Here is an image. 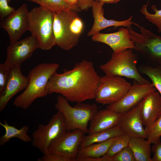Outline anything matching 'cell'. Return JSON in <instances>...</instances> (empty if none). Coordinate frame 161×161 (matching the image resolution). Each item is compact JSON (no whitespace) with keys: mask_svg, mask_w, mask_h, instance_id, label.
<instances>
[{"mask_svg":"<svg viewBox=\"0 0 161 161\" xmlns=\"http://www.w3.org/2000/svg\"><path fill=\"white\" fill-rule=\"evenodd\" d=\"M100 77L93 62L84 60L71 70L54 73L48 80L47 90L48 94H59L72 103H82L95 99Z\"/></svg>","mask_w":161,"mask_h":161,"instance_id":"cell-1","label":"cell"},{"mask_svg":"<svg viewBox=\"0 0 161 161\" xmlns=\"http://www.w3.org/2000/svg\"><path fill=\"white\" fill-rule=\"evenodd\" d=\"M57 63H42L38 64L29 72L28 84L25 90L13 101L16 107L23 110L28 109L37 99L47 96V86L52 75L59 67Z\"/></svg>","mask_w":161,"mask_h":161,"instance_id":"cell-2","label":"cell"},{"mask_svg":"<svg viewBox=\"0 0 161 161\" xmlns=\"http://www.w3.org/2000/svg\"><path fill=\"white\" fill-rule=\"evenodd\" d=\"M53 28L56 45L68 50L78 44L84 24L77 12L69 10L55 12Z\"/></svg>","mask_w":161,"mask_h":161,"instance_id":"cell-3","label":"cell"},{"mask_svg":"<svg viewBox=\"0 0 161 161\" xmlns=\"http://www.w3.org/2000/svg\"><path fill=\"white\" fill-rule=\"evenodd\" d=\"M68 101L62 95L57 97L55 107L61 112L65 119L66 130L72 131L76 129L88 134V124L94 115L98 111L97 105L95 103H77L72 107Z\"/></svg>","mask_w":161,"mask_h":161,"instance_id":"cell-4","label":"cell"},{"mask_svg":"<svg viewBox=\"0 0 161 161\" xmlns=\"http://www.w3.org/2000/svg\"><path fill=\"white\" fill-rule=\"evenodd\" d=\"M55 12L41 6L29 12V30L40 49L48 50L56 45L53 30Z\"/></svg>","mask_w":161,"mask_h":161,"instance_id":"cell-5","label":"cell"},{"mask_svg":"<svg viewBox=\"0 0 161 161\" xmlns=\"http://www.w3.org/2000/svg\"><path fill=\"white\" fill-rule=\"evenodd\" d=\"M133 49H128L118 53L113 52L110 60L100 65V69L105 75L124 77L140 84L149 83L139 72L137 55Z\"/></svg>","mask_w":161,"mask_h":161,"instance_id":"cell-6","label":"cell"},{"mask_svg":"<svg viewBox=\"0 0 161 161\" xmlns=\"http://www.w3.org/2000/svg\"><path fill=\"white\" fill-rule=\"evenodd\" d=\"M67 131L64 117L57 110L47 125L40 124L32 133V144L43 155L48 152L51 143Z\"/></svg>","mask_w":161,"mask_h":161,"instance_id":"cell-7","label":"cell"},{"mask_svg":"<svg viewBox=\"0 0 161 161\" xmlns=\"http://www.w3.org/2000/svg\"><path fill=\"white\" fill-rule=\"evenodd\" d=\"M131 85L121 77L105 75L100 77L95 99L103 105L114 104L124 97Z\"/></svg>","mask_w":161,"mask_h":161,"instance_id":"cell-8","label":"cell"},{"mask_svg":"<svg viewBox=\"0 0 161 161\" xmlns=\"http://www.w3.org/2000/svg\"><path fill=\"white\" fill-rule=\"evenodd\" d=\"M140 29V33L128 28L135 49L151 60L157 63L161 66V36L133 21Z\"/></svg>","mask_w":161,"mask_h":161,"instance_id":"cell-9","label":"cell"},{"mask_svg":"<svg viewBox=\"0 0 161 161\" xmlns=\"http://www.w3.org/2000/svg\"><path fill=\"white\" fill-rule=\"evenodd\" d=\"M85 134L78 129L67 131L53 140L48 151L60 154L73 161L77 157L80 144Z\"/></svg>","mask_w":161,"mask_h":161,"instance_id":"cell-10","label":"cell"},{"mask_svg":"<svg viewBox=\"0 0 161 161\" xmlns=\"http://www.w3.org/2000/svg\"><path fill=\"white\" fill-rule=\"evenodd\" d=\"M134 81L133 84L122 99L114 104L108 105L106 108L123 114L137 105L147 95L156 91L152 83L140 84L135 80Z\"/></svg>","mask_w":161,"mask_h":161,"instance_id":"cell-11","label":"cell"},{"mask_svg":"<svg viewBox=\"0 0 161 161\" xmlns=\"http://www.w3.org/2000/svg\"><path fill=\"white\" fill-rule=\"evenodd\" d=\"M29 12L24 3L1 21L0 27L7 33L10 44L19 40L22 35L29 30Z\"/></svg>","mask_w":161,"mask_h":161,"instance_id":"cell-12","label":"cell"},{"mask_svg":"<svg viewBox=\"0 0 161 161\" xmlns=\"http://www.w3.org/2000/svg\"><path fill=\"white\" fill-rule=\"evenodd\" d=\"M38 48H40L39 44L32 35L10 44L7 47V57L4 63L11 68L21 65Z\"/></svg>","mask_w":161,"mask_h":161,"instance_id":"cell-13","label":"cell"},{"mask_svg":"<svg viewBox=\"0 0 161 161\" xmlns=\"http://www.w3.org/2000/svg\"><path fill=\"white\" fill-rule=\"evenodd\" d=\"M95 42L105 44L110 47L113 52L117 53L128 49H134V44L131 39L128 28L121 27L118 31L110 33L98 32L92 36Z\"/></svg>","mask_w":161,"mask_h":161,"instance_id":"cell-14","label":"cell"},{"mask_svg":"<svg viewBox=\"0 0 161 161\" xmlns=\"http://www.w3.org/2000/svg\"><path fill=\"white\" fill-rule=\"evenodd\" d=\"M143 125L146 130L161 115V96L156 91L147 95L137 105Z\"/></svg>","mask_w":161,"mask_h":161,"instance_id":"cell-15","label":"cell"},{"mask_svg":"<svg viewBox=\"0 0 161 161\" xmlns=\"http://www.w3.org/2000/svg\"><path fill=\"white\" fill-rule=\"evenodd\" d=\"M104 3L102 2L92 0V16L94 21L93 25L87 33L88 36H92L101 30L111 26L115 28L123 27L131 29L133 16L125 20L118 21L112 19H108L104 16V10L103 6Z\"/></svg>","mask_w":161,"mask_h":161,"instance_id":"cell-16","label":"cell"},{"mask_svg":"<svg viewBox=\"0 0 161 161\" xmlns=\"http://www.w3.org/2000/svg\"><path fill=\"white\" fill-rule=\"evenodd\" d=\"M11 74L5 89L0 96V111L6 107L10 100L15 95L27 88L29 81L28 76L24 75L21 70V65L11 68Z\"/></svg>","mask_w":161,"mask_h":161,"instance_id":"cell-17","label":"cell"},{"mask_svg":"<svg viewBox=\"0 0 161 161\" xmlns=\"http://www.w3.org/2000/svg\"><path fill=\"white\" fill-rule=\"evenodd\" d=\"M118 125L131 137L146 138V131L143 127L137 105L121 114Z\"/></svg>","mask_w":161,"mask_h":161,"instance_id":"cell-18","label":"cell"},{"mask_svg":"<svg viewBox=\"0 0 161 161\" xmlns=\"http://www.w3.org/2000/svg\"><path fill=\"white\" fill-rule=\"evenodd\" d=\"M121 115L106 108L98 111L89 121L88 134L107 130L117 126Z\"/></svg>","mask_w":161,"mask_h":161,"instance_id":"cell-19","label":"cell"},{"mask_svg":"<svg viewBox=\"0 0 161 161\" xmlns=\"http://www.w3.org/2000/svg\"><path fill=\"white\" fill-rule=\"evenodd\" d=\"M126 134L119 125L110 129L88 134L84 137L81 141L79 148L87 146L91 144L101 142L108 139Z\"/></svg>","mask_w":161,"mask_h":161,"instance_id":"cell-20","label":"cell"},{"mask_svg":"<svg viewBox=\"0 0 161 161\" xmlns=\"http://www.w3.org/2000/svg\"><path fill=\"white\" fill-rule=\"evenodd\" d=\"M0 125L5 130L4 134L0 137V145H5L10 140L16 137L25 142H32V138L27 134L29 127L26 125L23 126L21 129H18L14 126L8 124L7 121L4 120V123L0 122Z\"/></svg>","mask_w":161,"mask_h":161,"instance_id":"cell-21","label":"cell"},{"mask_svg":"<svg viewBox=\"0 0 161 161\" xmlns=\"http://www.w3.org/2000/svg\"><path fill=\"white\" fill-rule=\"evenodd\" d=\"M142 137H131L129 146L132 151L136 161H152L151 143Z\"/></svg>","mask_w":161,"mask_h":161,"instance_id":"cell-22","label":"cell"},{"mask_svg":"<svg viewBox=\"0 0 161 161\" xmlns=\"http://www.w3.org/2000/svg\"><path fill=\"white\" fill-rule=\"evenodd\" d=\"M116 137L110 138L103 142L93 143L79 149L77 157H100L104 156Z\"/></svg>","mask_w":161,"mask_h":161,"instance_id":"cell-23","label":"cell"},{"mask_svg":"<svg viewBox=\"0 0 161 161\" xmlns=\"http://www.w3.org/2000/svg\"><path fill=\"white\" fill-rule=\"evenodd\" d=\"M36 3L45 8L57 13L61 11L73 10L77 12L81 10L77 6H72L65 0H26Z\"/></svg>","mask_w":161,"mask_h":161,"instance_id":"cell-24","label":"cell"},{"mask_svg":"<svg viewBox=\"0 0 161 161\" xmlns=\"http://www.w3.org/2000/svg\"><path fill=\"white\" fill-rule=\"evenodd\" d=\"M139 70L142 74L149 78L161 96V66L159 65L156 67H153L143 65L140 66Z\"/></svg>","mask_w":161,"mask_h":161,"instance_id":"cell-25","label":"cell"},{"mask_svg":"<svg viewBox=\"0 0 161 161\" xmlns=\"http://www.w3.org/2000/svg\"><path fill=\"white\" fill-rule=\"evenodd\" d=\"M131 137L124 134L116 137L105 156L112 157L123 148L129 145Z\"/></svg>","mask_w":161,"mask_h":161,"instance_id":"cell-26","label":"cell"},{"mask_svg":"<svg viewBox=\"0 0 161 161\" xmlns=\"http://www.w3.org/2000/svg\"><path fill=\"white\" fill-rule=\"evenodd\" d=\"M149 0L146 4H143L140 10L141 13L150 22L155 25L158 29V32L161 33V9L158 10L155 5L151 7L154 14L149 13L147 9Z\"/></svg>","mask_w":161,"mask_h":161,"instance_id":"cell-27","label":"cell"},{"mask_svg":"<svg viewBox=\"0 0 161 161\" xmlns=\"http://www.w3.org/2000/svg\"><path fill=\"white\" fill-rule=\"evenodd\" d=\"M145 131L146 138L151 144H154L160 140L161 136V115L150 128Z\"/></svg>","mask_w":161,"mask_h":161,"instance_id":"cell-28","label":"cell"},{"mask_svg":"<svg viewBox=\"0 0 161 161\" xmlns=\"http://www.w3.org/2000/svg\"><path fill=\"white\" fill-rule=\"evenodd\" d=\"M11 68L4 63L0 64V96L4 92L10 78Z\"/></svg>","mask_w":161,"mask_h":161,"instance_id":"cell-29","label":"cell"},{"mask_svg":"<svg viewBox=\"0 0 161 161\" xmlns=\"http://www.w3.org/2000/svg\"><path fill=\"white\" fill-rule=\"evenodd\" d=\"M112 158L113 161H136L134 154L129 146L123 149Z\"/></svg>","mask_w":161,"mask_h":161,"instance_id":"cell-30","label":"cell"},{"mask_svg":"<svg viewBox=\"0 0 161 161\" xmlns=\"http://www.w3.org/2000/svg\"><path fill=\"white\" fill-rule=\"evenodd\" d=\"M38 161H71L69 159L57 153L48 152L44 154L41 158L37 160Z\"/></svg>","mask_w":161,"mask_h":161,"instance_id":"cell-31","label":"cell"},{"mask_svg":"<svg viewBox=\"0 0 161 161\" xmlns=\"http://www.w3.org/2000/svg\"><path fill=\"white\" fill-rule=\"evenodd\" d=\"M7 0H0V17L2 21L15 10L14 7L9 6Z\"/></svg>","mask_w":161,"mask_h":161,"instance_id":"cell-32","label":"cell"},{"mask_svg":"<svg viewBox=\"0 0 161 161\" xmlns=\"http://www.w3.org/2000/svg\"><path fill=\"white\" fill-rule=\"evenodd\" d=\"M151 148L154 154L152 161H161V142L160 139L154 143Z\"/></svg>","mask_w":161,"mask_h":161,"instance_id":"cell-33","label":"cell"},{"mask_svg":"<svg viewBox=\"0 0 161 161\" xmlns=\"http://www.w3.org/2000/svg\"><path fill=\"white\" fill-rule=\"evenodd\" d=\"M73 161H113L112 157L104 156L100 157H77Z\"/></svg>","mask_w":161,"mask_h":161,"instance_id":"cell-34","label":"cell"},{"mask_svg":"<svg viewBox=\"0 0 161 161\" xmlns=\"http://www.w3.org/2000/svg\"><path fill=\"white\" fill-rule=\"evenodd\" d=\"M92 0H78L77 6L81 10H87L91 7Z\"/></svg>","mask_w":161,"mask_h":161,"instance_id":"cell-35","label":"cell"},{"mask_svg":"<svg viewBox=\"0 0 161 161\" xmlns=\"http://www.w3.org/2000/svg\"><path fill=\"white\" fill-rule=\"evenodd\" d=\"M96 1L102 2L105 3H116L121 0H94Z\"/></svg>","mask_w":161,"mask_h":161,"instance_id":"cell-36","label":"cell"},{"mask_svg":"<svg viewBox=\"0 0 161 161\" xmlns=\"http://www.w3.org/2000/svg\"><path fill=\"white\" fill-rule=\"evenodd\" d=\"M65 1L71 5L77 6L78 0H65Z\"/></svg>","mask_w":161,"mask_h":161,"instance_id":"cell-37","label":"cell"},{"mask_svg":"<svg viewBox=\"0 0 161 161\" xmlns=\"http://www.w3.org/2000/svg\"><path fill=\"white\" fill-rule=\"evenodd\" d=\"M11 0H7L8 2H10Z\"/></svg>","mask_w":161,"mask_h":161,"instance_id":"cell-38","label":"cell"}]
</instances>
